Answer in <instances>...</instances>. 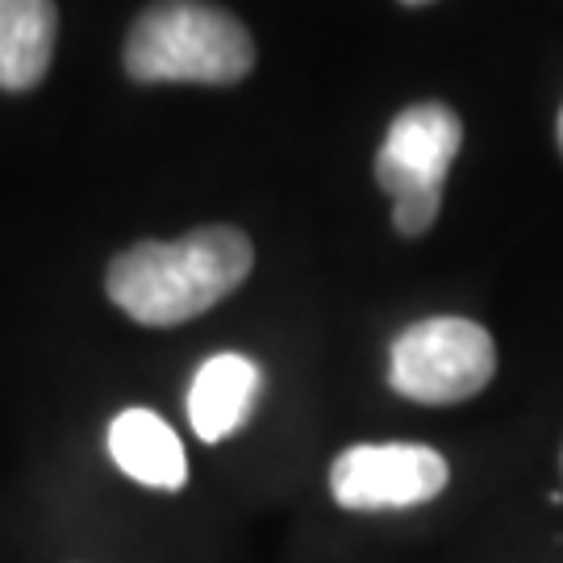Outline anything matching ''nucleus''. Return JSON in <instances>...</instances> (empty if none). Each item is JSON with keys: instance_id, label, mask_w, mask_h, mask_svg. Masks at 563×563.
I'll return each instance as SVG.
<instances>
[{"instance_id": "nucleus-2", "label": "nucleus", "mask_w": 563, "mask_h": 563, "mask_svg": "<svg viewBox=\"0 0 563 563\" xmlns=\"http://www.w3.org/2000/svg\"><path fill=\"white\" fill-rule=\"evenodd\" d=\"M255 67V38L209 0H155L125 38V76L139 84H239Z\"/></svg>"}, {"instance_id": "nucleus-4", "label": "nucleus", "mask_w": 563, "mask_h": 563, "mask_svg": "<svg viewBox=\"0 0 563 563\" xmlns=\"http://www.w3.org/2000/svg\"><path fill=\"white\" fill-rule=\"evenodd\" d=\"M497 346L484 325L467 318H426L393 339L388 384L409 401L460 405L488 388Z\"/></svg>"}, {"instance_id": "nucleus-6", "label": "nucleus", "mask_w": 563, "mask_h": 563, "mask_svg": "<svg viewBox=\"0 0 563 563\" xmlns=\"http://www.w3.org/2000/svg\"><path fill=\"white\" fill-rule=\"evenodd\" d=\"M263 393V372L246 355H213L201 363L188 388V422L205 443H222L246 426Z\"/></svg>"}, {"instance_id": "nucleus-5", "label": "nucleus", "mask_w": 563, "mask_h": 563, "mask_svg": "<svg viewBox=\"0 0 563 563\" xmlns=\"http://www.w3.org/2000/svg\"><path fill=\"white\" fill-rule=\"evenodd\" d=\"M451 481V467L434 446L363 443L346 446L330 467V488L342 509H409L434 501Z\"/></svg>"}, {"instance_id": "nucleus-9", "label": "nucleus", "mask_w": 563, "mask_h": 563, "mask_svg": "<svg viewBox=\"0 0 563 563\" xmlns=\"http://www.w3.org/2000/svg\"><path fill=\"white\" fill-rule=\"evenodd\" d=\"M555 134H560V151H563V109H560V130H555Z\"/></svg>"}, {"instance_id": "nucleus-10", "label": "nucleus", "mask_w": 563, "mask_h": 563, "mask_svg": "<svg viewBox=\"0 0 563 563\" xmlns=\"http://www.w3.org/2000/svg\"><path fill=\"white\" fill-rule=\"evenodd\" d=\"M401 4H430V0H401Z\"/></svg>"}, {"instance_id": "nucleus-7", "label": "nucleus", "mask_w": 563, "mask_h": 563, "mask_svg": "<svg viewBox=\"0 0 563 563\" xmlns=\"http://www.w3.org/2000/svg\"><path fill=\"white\" fill-rule=\"evenodd\" d=\"M109 455L130 481L146 484V488L176 493L188 481L180 434L151 409H125V413L113 418V426H109Z\"/></svg>"}, {"instance_id": "nucleus-8", "label": "nucleus", "mask_w": 563, "mask_h": 563, "mask_svg": "<svg viewBox=\"0 0 563 563\" xmlns=\"http://www.w3.org/2000/svg\"><path fill=\"white\" fill-rule=\"evenodd\" d=\"M59 9L55 0H0V88L30 92L55 59Z\"/></svg>"}, {"instance_id": "nucleus-1", "label": "nucleus", "mask_w": 563, "mask_h": 563, "mask_svg": "<svg viewBox=\"0 0 563 563\" xmlns=\"http://www.w3.org/2000/svg\"><path fill=\"white\" fill-rule=\"evenodd\" d=\"M255 267L234 225H201L176 242H134L104 272V292L142 325H180L225 301Z\"/></svg>"}, {"instance_id": "nucleus-3", "label": "nucleus", "mask_w": 563, "mask_h": 563, "mask_svg": "<svg viewBox=\"0 0 563 563\" xmlns=\"http://www.w3.org/2000/svg\"><path fill=\"white\" fill-rule=\"evenodd\" d=\"M463 146L460 113L443 101H422L401 109L380 151L376 184L393 197V225L405 239H422L443 209V184Z\"/></svg>"}]
</instances>
